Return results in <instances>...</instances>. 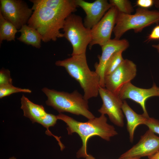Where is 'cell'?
<instances>
[{
	"mask_svg": "<svg viewBox=\"0 0 159 159\" xmlns=\"http://www.w3.org/2000/svg\"><path fill=\"white\" fill-rule=\"evenodd\" d=\"M21 108L24 115L30 119L32 122L40 123L47 113L42 105L35 104L30 101L24 95L21 98Z\"/></svg>",
	"mask_w": 159,
	"mask_h": 159,
	"instance_id": "16",
	"label": "cell"
},
{
	"mask_svg": "<svg viewBox=\"0 0 159 159\" xmlns=\"http://www.w3.org/2000/svg\"><path fill=\"white\" fill-rule=\"evenodd\" d=\"M122 110L126 119L127 129L129 133L130 141L132 143L136 128L140 125H145L149 117H146L143 114L136 113L125 100L123 101Z\"/></svg>",
	"mask_w": 159,
	"mask_h": 159,
	"instance_id": "15",
	"label": "cell"
},
{
	"mask_svg": "<svg viewBox=\"0 0 159 159\" xmlns=\"http://www.w3.org/2000/svg\"><path fill=\"white\" fill-rule=\"evenodd\" d=\"M55 64L64 67L69 75L79 83L83 90L85 99L88 100L98 96L100 87V78L95 71L90 69L86 53L57 61Z\"/></svg>",
	"mask_w": 159,
	"mask_h": 159,
	"instance_id": "3",
	"label": "cell"
},
{
	"mask_svg": "<svg viewBox=\"0 0 159 159\" xmlns=\"http://www.w3.org/2000/svg\"><path fill=\"white\" fill-rule=\"evenodd\" d=\"M33 12L27 25L37 30L42 41H55L64 37L60 30L62 29L67 17L75 11L72 10L58 11L42 6L33 5Z\"/></svg>",
	"mask_w": 159,
	"mask_h": 159,
	"instance_id": "2",
	"label": "cell"
},
{
	"mask_svg": "<svg viewBox=\"0 0 159 159\" xmlns=\"http://www.w3.org/2000/svg\"><path fill=\"white\" fill-rule=\"evenodd\" d=\"M129 46L128 41L125 39H111L108 42L101 47L102 53L98 56L99 62H96L94 67L95 71L100 78V87L105 88L104 84L105 72L106 67L113 54L120 51H125Z\"/></svg>",
	"mask_w": 159,
	"mask_h": 159,
	"instance_id": "13",
	"label": "cell"
},
{
	"mask_svg": "<svg viewBox=\"0 0 159 159\" xmlns=\"http://www.w3.org/2000/svg\"><path fill=\"white\" fill-rule=\"evenodd\" d=\"M137 72L136 65L130 60L125 59L115 71L105 76V87L118 95L123 86L126 84L130 82L136 76Z\"/></svg>",
	"mask_w": 159,
	"mask_h": 159,
	"instance_id": "8",
	"label": "cell"
},
{
	"mask_svg": "<svg viewBox=\"0 0 159 159\" xmlns=\"http://www.w3.org/2000/svg\"><path fill=\"white\" fill-rule=\"evenodd\" d=\"M154 0H138L136 4L140 7L147 9L152 6L154 4Z\"/></svg>",
	"mask_w": 159,
	"mask_h": 159,
	"instance_id": "26",
	"label": "cell"
},
{
	"mask_svg": "<svg viewBox=\"0 0 159 159\" xmlns=\"http://www.w3.org/2000/svg\"><path fill=\"white\" fill-rule=\"evenodd\" d=\"M109 2L115 7L118 12L127 14H131L134 9L130 1L128 0H110Z\"/></svg>",
	"mask_w": 159,
	"mask_h": 159,
	"instance_id": "21",
	"label": "cell"
},
{
	"mask_svg": "<svg viewBox=\"0 0 159 159\" xmlns=\"http://www.w3.org/2000/svg\"><path fill=\"white\" fill-rule=\"evenodd\" d=\"M158 90H159V87H158Z\"/></svg>",
	"mask_w": 159,
	"mask_h": 159,
	"instance_id": "31",
	"label": "cell"
},
{
	"mask_svg": "<svg viewBox=\"0 0 159 159\" xmlns=\"http://www.w3.org/2000/svg\"><path fill=\"white\" fill-rule=\"evenodd\" d=\"M33 5L42 6L58 11L72 10L76 11L78 7L75 0H30Z\"/></svg>",
	"mask_w": 159,
	"mask_h": 159,
	"instance_id": "18",
	"label": "cell"
},
{
	"mask_svg": "<svg viewBox=\"0 0 159 159\" xmlns=\"http://www.w3.org/2000/svg\"><path fill=\"white\" fill-rule=\"evenodd\" d=\"M159 23V11L150 10L139 7L134 14H127L118 12L113 32L115 38L120 39L127 31L133 29L135 33L141 32L145 28Z\"/></svg>",
	"mask_w": 159,
	"mask_h": 159,
	"instance_id": "5",
	"label": "cell"
},
{
	"mask_svg": "<svg viewBox=\"0 0 159 159\" xmlns=\"http://www.w3.org/2000/svg\"><path fill=\"white\" fill-rule=\"evenodd\" d=\"M75 1L77 6L80 7L85 13L84 24L90 29L97 24L106 12L112 6L106 0H96L91 3L83 0Z\"/></svg>",
	"mask_w": 159,
	"mask_h": 159,
	"instance_id": "14",
	"label": "cell"
},
{
	"mask_svg": "<svg viewBox=\"0 0 159 159\" xmlns=\"http://www.w3.org/2000/svg\"><path fill=\"white\" fill-rule=\"evenodd\" d=\"M158 87L155 84L148 89H144L137 87L130 82L125 84L120 90L118 95L120 98L123 100L130 99L139 104L141 107L143 114L146 117L149 116L145 107V102L149 98L154 96L159 97Z\"/></svg>",
	"mask_w": 159,
	"mask_h": 159,
	"instance_id": "12",
	"label": "cell"
},
{
	"mask_svg": "<svg viewBox=\"0 0 159 159\" xmlns=\"http://www.w3.org/2000/svg\"><path fill=\"white\" fill-rule=\"evenodd\" d=\"M123 51L121 50L114 53L108 62L105 72V76L115 71L122 64L124 59L122 56Z\"/></svg>",
	"mask_w": 159,
	"mask_h": 159,
	"instance_id": "20",
	"label": "cell"
},
{
	"mask_svg": "<svg viewBox=\"0 0 159 159\" xmlns=\"http://www.w3.org/2000/svg\"><path fill=\"white\" fill-rule=\"evenodd\" d=\"M0 13L4 19L19 30L26 24L33 10L21 0H0Z\"/></svg>",
	"mask_w": 159,
	"mask_h": 159,
	"instance_id": "7",
	"label": "cell"
},
{
	"mask_svg": "<svg viewBox=\"0 0 159 159\" xmlns=\"http://www.w3.org/2000/svg\"><path fill=\"white\" fill-rule=\"evenodd\" d=\"M159 39V25L155 26L147 37L146 41Z\"/></svg>",
	"mask_w": 159,
	"mask_h": 159,
	"instance_id": "25",
	"label": "cell"
},
{
	"mask_svg": "<svg viewBox=\"0 0 159 159\" xmlns=\"http://www.w3.org/2000/svg\"><path fill=\"white\" fill-rule=\"evenodd\" d=\"M149 159H159V151L153 155L148 157Z\"/></svg>",
	"mask_w": 159,
	"mask_h": 159,
	"instance_id": "27",
	"label": "cell"
},
{
	"mask_svg": "<svg viewBox=\"0 0 159 159\" xmlns=\"http://www.w3.org/2000/svg\"><path fill=\"white\" fill-rule=\"evenodd\" d=\"M18 30L12 23L7 21L0 13V43L3 40L15 41V36Z\"/></svg>",
	"mask_w": 159,
	"mask_h": 159,
	"instance_id": "19",
	"label": "cell"
},
{
	"mask_svg": "<svg viewBox=\"0 0 159 159\" xmlns=\"http://www.w3.org/2000/svg\"><path fill=\"white\" fill-rule=\"evenodd\" d=\"M118 13L117 8L112 6L105 13L100 20L91 29L92 39L89 46L98 44L102 47L110 39L111 34Z\"/></svg>",
	"mask_w": 159,
	"mask_h": 159,
	"instance_id": "10",
	"label": "cell"
},
{
	"mask_svg": "<svg viewBox=\"0 0 159 159\" xmlns=\"http://www.w3.org/2000/svg\"><path fill=\"white\" fill-rule=\"evenodd\" d=\"M159 151V137L150 130L142 135L138 142L121 155L118 159L151 156Z\"/></svg>",
	"mask_w": 159,
	"mask_h": 159,
	"instance_id": "11",
	"label": "cell"
},
{
	"mask_svg": "<svg viewBox=\"0 0 159 159\" xmlns=\"http://www.w3.org/2000/svg\"><path fill=\"white\" fill-rule=\"evenodd\" d=\"M63 35L71 43L72 56L86 53L92 39L91 29L86 27L82 17L72 13L66 18L63 28Z\"/></svg>",
	"mask_w": 159,
	"mask_h": 159,
	"instance_id": "6",
	"label": "cell"
},
{
	"mask_svg": "<svg viewBox=\"0 0 159 159\" xmlns=\"http://www.w3.org/2000/svg\"><path fill=\"white\" fill-rule=\"evenodd\" d=\"M99 94L103 103L98 111L101 115H107L110 120L115 125L119 127H123L124 117L122 107L123 101L118 95L105 88L100 87Z\"/></svg>",
	"mask_w": 159,
	"mask_h": 159,
	"instance_id": "9",
	"label": "cell"
},
{
	"mask_svg": "<svg viewBox=\"0 0 159 159\" xmlns=\"http://www.w3.org/2000/svg\"><path fill=\"white\" fill-rule=\"evenodd\" d=\"M152 46L154 48L156 49L159 53V44H153Z\"/></svg>",
	"mask_w": 159,
	"mask_h": 159,
	"instance_id": "29",
	"label": "cell"
},
{
	"mask_svg": "<svg viewBox=\"0 0 159 159\" xmlns=\"http://www.w3.org/2000/svg\"><path fill=\"white\" fill-rule=\"evenodd\" d=\"M10 73L7 69L3 68L0 71V86L12 85Z\"/></svg>",
	"mask_w": 159,
	"mask_h": 159,
	"instance_id": "23",
	"label": "cell"
},
{
	"mask_svg": "<svg viewBox=\"0 0 159 159\" xmlns=\"http://www.w3.org/2000/svg\"><path fill=\"white\" fill-rule=\"evenodd\" d=\"M19 92L30 93L32 92V91L28 89H22L15 87L12 85L0 86L1 99L12 94Z\"/></svg>",
	"mask_w": 159,
	"mask_h": 159,
	"instance_id": "22",
	"label": "cell"
},
{
	"mask_svg": "<svg viewBox=\"0 0 159 159\" xmlns=\"http://www.w3.org/2000/svg\"><path fill=\"white\" fill-rule=\"evenodd\" d=\"M18 32L21 34L20 36L17 38L18 40L37 48L41 47L42 36L34 28L26 24L23 25Z\"/></svg>",
	"mask_w": 159,
	"mask_h": 159,
	"instance_id": "17",
	"label": "cell"
},
{
	"mask_svg": "<svg viewBox=\"0 0 159 159\" xmlns=\"http://www.w3.org/2000/svg\"><path fill=\"white\" fill-rule=\"evenodd\" d=\"M9 159H16V158L14 157H11L9 158Z\"/></svg>",
	"mask_w": 159,
	"mask_h": 159,
	"instance_id": "30",
	"label": "cell"
},
{
	"mask_svg": "<svg viewBox=\"0 0 159 159\" xmlns=\"http://www.w3.org/2000/svg\"><path fill=\"white\" fill-rule=\"evenodd\" d=\"M47 99L46 104L60 113L68 112L77 115H82L88 120L95 118L89 110L88 100L77 90L71 93L59 91L44 87L42 90Z\"/></svg>",
	"mask_w": 159,
	"mask_h": 159,
	"instance_id": "4",
	"label": "cell"
},
{
	"mask_svg": "<svg viewBox=\"0 0 159 159\" xmlns=\"http://www.w3.org/2000/svg\"><path fill=\"white\" fill-rule=\"evenodd\" d=\"M57 116L58 119L66 123L68 135L76 132L81 138L82 146L77 153L78 158H85L88 154L87 143L90 138L97 135L109 141L111 137L118 134L114 127L107 123V118L104 115L101 114L99 117L89 120L85 122L78 121L62 113Z\"/></svg>",
	"mask_w": 159,
	"mask_h": 159,
	"instance_id": "1",
	"label": "cell"
},
{
	"mask_svg": "<svg viewBox=\"0 0 159 159\" xmlns=\"http://www.w3.org/2000/svg\"><path fill=\"white\" fill-rule=\"evenodd\" d=\"M145 125L155 133L159 135V120L153 117H149L147 119Z\"/></svg>",
	"mask_w": 159,
	"mask_h": 159,
	"instance_id": "24",
	"label": "cell"
},
{
	"mask_svg": "<svg viewBox=\"0 0 159 159\" xmlns=\"http://www.w3.org/2000/svg\"><path fill=\"white\" fill-rule=\"evenodd\" d=\"M86 159H95L92 155L87 154L85 157ZM140 158H136L126 159H140Z\"/></svg>",
	"mask_w": 159,
	"mask_h": 159,
	"instance_id": "28",
	"label": "cell"
}]
</instances>
